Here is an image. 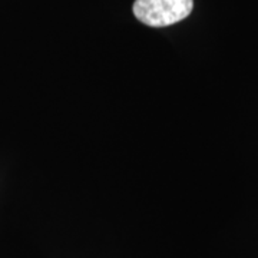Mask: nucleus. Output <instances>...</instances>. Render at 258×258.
Returning <instances> with one entry per match:
<instances>
[{"label":"nucleus","instance_id":"obj_1","mask_svg":"<svg viewBox=\"0 0 258 258\" xmlns=\"http://www.w3.org/2000/svg\"><path fill=\"white\" fill-rule=\"evenodd\" d=\"M194 0H135L134 15L151 28H165L189 16Z\"/></svg>","mask_w":258,"mask_h":258}]
</instances>
